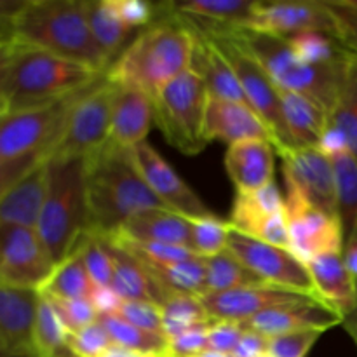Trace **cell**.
<instances>
[{
    "label": "cell",
    "mask_w": 357,
    "mask_h": 357,
    "mask_svg": "<svg viewBox=\"0 0 357 357\" xmlns=\"http://www.w3.org/2000/svg\"><path fill=\"white\" fill-rule=\"evenodd\" d=\"M105 73L35 45L2 38L0 115L47 107L93 86Z\"/></svg>",
    "instance_id": "6da1fadb"
},
{
    "label": "cell",
    "mask_w": 357,
    "mask_h": 357,
    "mask_svg": "<svg viewBox=\"0 0 357 357\" xmlns=\"http://www.w3.org/2000/svg\"><path fill=\"white\" fill-rule=\"evenodd\" d=\"M13 38L52 54L107 72L110 63L98 49L87 20V0L2 2L0 40Z\"/></svg>",
    "instance_id": "7a4b0ae2"
},
{
    "label": "cell",
    "mask_w": 357,
    "mask_h": 357,
    "mask_svg": "<svg viewBox=\"0 0 357 357\" xmlns=\"http://www.w3.org/2000/svg\"><path fill=\"white\" fill-rule=\"evenodd\" d=\"M89 232L114 236L132 216L167 209L139 173L131 150L110 142L86 159Z\"/></svg>",
    "instance_id": "3957f363"
},
{
    "label": "cell",
    "mask_w": 357,
    "mask_h": 357,
    "mask_svg": "<svg viewBox=\"0 0 357 357\" xmlns=\"http://www.w3.org/2000/svg\"><path fill=\"white\" fill-rule=\"evenodd\" d=\"M194 51L195 31L187 17L162 10V20L145 28L105 75L117 86L136 87L155 98L171 80L190 68Z\"/></svg>",
    "instance_id": "277c9868"
},
{
    "label": "cell",
    "mask_w": 357,
    "mask_h": 357,
    "mask_svg": "<svg viewBox=\"0 0 357 357\" xmlns=\"http://www.w3.org/2000/svg\"><path fill=\"white\" fill-rule=\"evenodd\" d=\"M209 24V23H208ZM218 26V24H213ZM253 56L275 87L303 94L328 112H333L347 75V65L312 66L303 63L289 47L288 40L264 31L241 26H218Z\"/></svg>",
    "instance_id": "5b68a950"
},
{
    "label": "cell",
    "mask_w": 357,
    "mask_h": 357,
    "mask_svg": "<svg viewBox=\"0 0 357 357\" xmlns=\"http://www.w3.org/2000/svg\"><path fill=\"white\" fill-rule=\"evenodd\" d=\"M49 185L37 232L58 267L68 260L89 232L86 159L47 162Z\"/></svg>",
    "instance_id": "8992f818"
},
{
    "label": "cell",
    "mask_w": 357,
    "mask_h": 357,
    "mask_svg": "<svg viewBox=\"0 0 357 357\" xmlns=\"http://www.w3.org/2000/svg\"><path fill=\"white\" fill-rule=\"evenodd\" d=\"M77 94L35 110L0 115V194L51 160Z\"/></svg>",
    "instance_id": "52a82bcc"
},
{
    "label": "cell",
    "mask_w": 357,
    "mask_h": 357,
    "mask_svg": "<svg viewBox=\"0 0 357 357\" xmlns=\"http://www.w3.org/2000/svg\"><path fill=\"white\" fill-rule=\"evenodd\" d=\"M208 103V87L192 66L153 98L157 128L185 155H197L209 143L204 132Z\"/></svg>",
    "instance_id": "ba28073f"
},
{
    "label": "cell",
    "mask_w": 357,
    "mask_h": 357,
    "mask_svg": "<svg viewBox=\"0 0 357 357\" xmlns=\"http://www.w3.org/2000/svg\"><path fill=\"white\" fill-rule=\"evenodd\" d=\"M192 23H194L195 26H197L199 30L216 45V49H218V51L225 56L227 61L230 63L234 73H236L241 86H243L248 103L253 107V110L257 112V114L264 119L265 124H267L275 152L281 157H284L286 153L296 150L291 138H289L288 128H286L278 87L272 82L271 77L265 73V70L261 68L260 63H258L253 56L248 54V52L244 51L230 35H227L222 28L202 23V21H199V23L192 21Z\"/></svg>",
    "instance_id": "9c48e42d"
},
{
    "label": "cell",
    "mask_w": 357,
    "mask_h": 357,
    "mask_svg": "<svg viewBox=\"0 0 357 357\" xmlns=\"http://www.w3.org/2000/svg\"><path fill=\"white\" fill-rule=\"evenodd\" d=\"M115 94L117 84L110 82L107 75L77 94L51 160L87 159L107 145Z\"/></svg>",
    "instance_id": "30bf717a"
},
{
    "label": "cell",
    "mask_w": 357,
    "mask_h": 357,
    "mask_svg": "<svg viewBox=\"0 0 357 357\" xmlns=\"http://www.w3.org/2000/svg\"><path fill=\"white\" fill-rule=\"evenodd\" d=\"M284 181L286 222L295 257L307 265L324 253H342L345 234L340 220L310 204L291 178L284 176Z\"/></svg>",
    "instance_id": "8fae6325"
},
{
    "label": "cell",
    "mask_w": 357,
    "mask_h": 357,
    "mask_svg": "<svg viewBox=\"0 0 357 357\" xmlns=\"http://www.w3.org/2000/svg\"><path fill=\"white\" fill-rule=\"evenodd\" d=\"M227 250L267 284L319 298L309 268L293 251L255 239L234 227L230 229Z\"/></svg>",
    "instance_id": "7c38bea8"
},
{
    "label": "cell",
    "mask_w": 357,
    "mask_h": 357,
    "mask_svg": "<svg viewBox=\"0 0 357 357\" xmlns=\"http://www.w3.org/2000/svg\"><path fill=\"white\" fill-rule=\"evenodd\" d=\"M54 268L37 229L0 225V286L40 291Z\"/></svg>",
    "instance_id": "4fadbf2b"
},
{
    "label": "cell",
    "mask_w": 357,
    "mask_h": 357,
    "mask_svg": "<svg viewBox=\"0 0 357 357\" xmlns=\"http://www.w3.org/2000/svg\"><path fill=\"white\" fill-rule=\"evenodd\" d=\"M241 28H251L281 38H288L300 31H323L344 42L340 23L326 0H257L251 21Z\"/></svg>",
    "instance_id": "5bb4252c"
},
{
    "label": "cell",
    "mask_w": 357,
    "mask_h": 357,
    "mask_svg": "<svg viewBox=\"0 0 357 357\" xmlns=\"http://www.w3.org/2000/svg\"><path fill=\"white\" fill-rule=\"evenodd\" d=\"M229 222L255 239L291 251L284 197L274 181L253 192H236Z\"/></svg>",
    "instance_id": "9a60e30c"
},
{
    "label": "cell",
    "mask_w": 357,
    "mask_h": 357,
    "mask_svg": "<svg viewBox=\"0 0 357 357\" xmlns=\"http://www.w3.org/2000/svg\"><path fill=\"white\" fill-rule=\"evenodd\" d=\"M199 298L213 321H234V323H246L260 314L291 303L319 300L305 293L291 291L272 284L244 286L232 291L202 295Z\"/></svg>",
    "instance_id": "2e32d148"
},
{
    "label": "cell",
    "mask_w": 357,
    "mask_h": 357,
    "mask_svg": "<svg viewBox=\"0 0 357 357\" xmlns=\"http://www.w3.org/2000/svg\"><path fill=\"white\" fill-rule=\"evenodd\" d=\"M131 155L153 194L166 204L167 209L190 220L213 216L208 206L197 194L178 176L176 171L153 150L146 142L132 146Z\"/></svg>",
    "instance_id": "e0dca14e"
},
{
    "label": "cell",
    "mask_w": 357,
    "mask_h": 357,
    "mask_svg": "<svg viewBox=\"0 0 357 357\" xmlns=\"http://www.w3.org/2000/svg\"><path fill=\"white\" fill-rule=\"evenodd\" d=\"M281 159L282 174L295 181L307 201L338 218L335 171L330 157L317 146H307L293 150Z\"/></svg>",
    "instance_id": "ac0fdd59"
},
{
    "label": "cell",
    "mask_w": 357,
    "mask_h": 357,
    "mask_svg": "<svg viewBox=\"0 0 357 357\" xmlns=\"http://www.w3.org/2000/svg\"><path fill=\"white\" fill-rule=\"evenodd\" d=\"M40 291L37 289L0 286V354H35V324H37Z\"/></svg>",
    "instance_id": "d6986e66"
},
{
    "label": "cell",
    "mask_w": 357,
    "mask_h": 357,
    "mask_svg": "<svg viewBox=\"0 0 357 357\" xmlns=\"http://www.w3.org/2000/svg\"><path fill=\"white\" fill-rule=\"evenodd\" d=\"M241 324L244 330L257 331L272 338L307 330L326 331L338 324H344V316L321 300H307L302 303L272 309Z\"/></svg>",
    "instance_id": "ffe728a7"
},
{
    "label": "cell",
    "mask_w": 357,
    "mask_h": 357,
    "mask_svg": "<svg viewBox=\"0 0 357 357\" xmlns=\"http://www.w3.org/2000/svg\"><path fill=\"white\" fill-rule=\"evenodd\" d=\"M204 132L208 142L220 139L229 145L246 139H268L272 143L267 124L251 105L216 100L211 96L206 110Z\"/></svg>",
    "instance_id": "44dd1931"
},
{
    "label": "cell",
    "mask_w": 357,
    "mask_h": 357,
    "mask_svg": "<svg viewBox=\"0 0 357 357\" xmlns=\"http://www.w3.org/2000/svg\"><path fill=\"white\" fill-rule=\"evenodd\" d=\"M155 122L153 98L131 86H117L112 114L110 142L132 149L145 142L150 128Z\"/></svg>",
    "instance_id": "7402d4cb"
},
{
    "label": "cell",
    "mask_w": 357,
    "mask_h": 357,
    "mask_svg": "<svg viewBox=\"0 0 357 357\" xmlns=\"http://www.w3.org/2000/svg\"><path fill=\"white\" fill-rule=\"evenodd\" d=\"M47 164L35 167L0 194V225L37 229L47 197Z\"/></svg>",
    "instance_id": "603a6c76"
},
{
    "label": "cell",
    "mask_w": 357,
    "mask_h": 357,
    "mask_svg": "<svg viewBox=\"0 0 357 357\" xmlns=\"http://www.w3.org/2000/svg\"><path fill=\"white\" fill-rule=\"evenodd\" d=\"M275 149L268 139H246L229 145L225 169L236 192H253L274 181Z\"/></svg>",
    "instance_id": "cb8c5ba5"
},
{
    "label": "cell",
    "mask_w": 357,
    "mask_h": 357,
    "mask_svg": "<svg viewBox=\"0 0 357 357\" xmlns=\"http://www.w3.org/2000/svg\"><path fill=\"white\" fill-rule=\"evenodd\" d=\"M105 241L112 261H114V279L110 289L124 302H155L162 305L169 296L150 275V272L132 257L126 248L108 236Z\"/></svg>",
    "instance_id": "d4e9b609"
},
{
    "label": "cell",
    "mask_w": 357,
    "mask_h": 357,
    "mask_svg": "<svg viewBox=\"0 0 357 357\" xmlns=\"http://www.w3.org/2000/svg\"><path fill=\"white\" fill-rule=\"evenodd\" d=\"M188 23L192 24L195 31V51L194 59H192V68L202 77L209 91V96L216 98V100L248 103L243 86H241L239 79L234 73L232 66L227 61L225 56L190 20H188Z\"/></svg>",
    "instance_id": "484cf974"
},
{
    "label": "cell",
    "mask_w": 357,
    "mask_h": 357,
    "mask_svg": "<svg viewBox=\"0 0 357 357\" xmlns=\"http://www.w3.org/2000/svg\"><path fill=\"white\" fill-rule=\"evenodd\" d=\"M319 298L347 316L356 305L357 281L345 265L342 253H324L307 264Z\"/></svg>",
    "instance_id": "4316f807"
},
{
    "label": "cell",
    "mask_w": 357,
    "mask_h": 357,
    "mask_svg": "<svg viewBox=\"0 0 357 357\" xmlns=\"http://www.w3.org/2000/svg\"><path fill=\"white\" fill-rule=\"evenodd\" d=\"M117 236L145 243L190 248V218L178 215L171 209H149L132 216L119 230Z\"/></svg>",
    "instance_id": "83f0119b"
},
{
    "label": "cell",
    "mask_w": 357,
    "mask_h": 357,
    "mask_svg": "<svg viewBox=\"0 0 357 357\" xmlns=\"http://www.w3.org/2000/svg\"><path fill=\"white\" fill-rule=\"evenodd\" d=\"M286 128L295 149L319 146L321 138L326 131L330 115L321 105L303 94L279 89Z\"/></svg>",
    "instance_id": "f1b7e54d"
},
{
    "label": "cell",
    "mask_w": 357,
    "mask_h": 357,
    "mask_svg": "<svg viewBox=\"0 0 357 357\" xmlns=\"http://www.w3.org/2000/svg\"><path fill=\"white\" fill-rule=\"evenodd\" d=\"M257 0H190V2H162L167 13L190 20L209 21L218 26H246L255 13Z\"/></svg>",
    "instance_id": "f546056e"
},
{
    "label": "cell",
    "mask_w": 357,
    "mask_h": 357,
    "mask_svg": "<svg viewBox=\"0 0 357 357\" xmlns=\"http://www.w3.org/2000/svg\"><path fill=\"white\" fill-rule=\"evenodd\" d=\"M87 20L98 49L112 65V59L122 52V45L132 30L121 20L114 0H87Z\"/></svg>",
    "instance_id": "4dcf8cb0"
},
{
    "label": "cell",
    "mask_w": 357,
    "mask_h": 357,
    "mask_svg": "<svg viewBox=\"0 0 357 357\" xmlns=\"http://www.w3.org/2000/svg\"><path fill=\"white\" fill-rule=\"evenodd\" d=\"M286 40L303 63L312 66L347 65L357 56L354 49L323 31H300Z\"/></svg>",
    "instance_id": "1f68e13d"
},
{
    "label": "cell",
    "mask_w": 357,
    "mask_h": 357,
    "mask_svg": "<svg viewBox=\"0 0 357 357\" xmlns=\"http://www.w3.org/2000/svg\"><path fill=\"white\" fill-rule=\"evenodd\" d=\"M96 286L87 274L82 255L77 250L68 260L54 268L49 281L40 289V295L61 300H93Z\"/></svg>",
    "instance_id": "d6a6232c"
},
{
    "label": "cell",
    "mask_w": 357,
    "mask_h": 357,
    "mask_svg": "<svg viewBox=\"0 0 357 357\" xmlns=\"http://www.w3.org/2000/svg\"><path fill=\"white\" fill-rule=\"evenodd\" d=\"M267 284L246 267L229 250L216 257L206 258V293H225L244 286Z\"/></svg>",
    "instance_id": "836d02e7"
},
{
    "label": "cell",
    "mask_w": 357,
    "mask_h": 357,
    "mask_svg": "<svg viewBox=\"0 0 357 357\" xmlns=\"http://www.w3.org/2000/svg\"><path fill=\"white\" fill-rule=\"evenodd\" d=\"M215 321L209 317L201 298L194 295H174L162 303L164 337H178L185 331L204 328Z\"/></svg>",
    "instance_id": "e575fe53"
},
{
    "label": "cell",
    "mask_w": 357,
    "mask_h": 357,
    "mask_svg": "<svg viewBox=\"0 0 357 357\" xmlns=\"http://www.w3.org/2000/svg\"><path fill=\"white\" fill-rule=\"evenodd\" d=\"M68 335L52 303L42 296L35 324V354L37 357H75L70 349Z\"/></svg>",
    "instance_id": "d590c367"
},
{
    "label": "cell",
    "mask_w": 357,
    "mask_h": 357,
    "mask_svg": "<svg viewBox=\"0 0 357 357\" xmlns=\"http://www.w3.org/2000/svg\"><path fill=\"white\" fill-rule=\"evenodd\" d=\"M330 159L335 171L338 218L347 236L357 222V157L351 152H340Z\"/></svg>",
    "instance_id": "8d00e7d4"
},
{
    "label": "cell",
    "mask_w": 357,
    "mask_h": 357,
    "mask_svg": "<svg viewBox=\"0 0 357 357\" xmlns=\"http://www.w3.org/2000/svg\"><path fill=\"white\" fill-rule=\"evenodd\" d=\"M98 323L107 330L108 337L115 345L131 349V351L143 352V354L167 356V338L162 335L150 333L142 330L121 317L110 312H101L98 316Z\"/></svg>",
    "instance_id": "74e56055"
},
{
    "label": "cell",
    "mask_w": 357,
    "mask_h": 357,
    "mask_svg": "<svg viewBox=\"0 0 357 357\" xmlns=\"http://www.w3.org/2000/svg\"><path fill=\"white\" fill-rule=\"evenodd\" d=\"M328 126L344 135L349 150L357 157V56L351 61L337 105L330 114Z\"/></svg>",
    "instance_id": "f35d334b"
},
{
    "label": "cell",
    "mask_w": 357,
    "mask_h": 357,
    "mask_svg": "<svg viewBox=\"0 0 357 357\" xmlns=\"http://www.w3.org/2000/svg\"><path fill=\"white\" fill-rule=\"evenodd\" d=\"M232 223L218 216L190 220V248L202 258H211L227 251Z\"/></svg>",
    "instance_id": "ab89813d"
},
{
    "label": "cell",
    "mask_w": 357,
    "mask_h": 357,
    "mask_svg": "<svg viewBox=\"0 0 357 357\" xmlns=\"http://www.w3.org/2000/svg\"><path fill=\"white\" fill-rule=\"evenodd\" d=\"M77 250L82 255V260L86 264L87 274H89L93 284L96 288H110L112 279H114V261L105 246L103 237L96 236V234H87Z\"/></svg>",
    "instance_id": "60d3db41"
},
{
    "label": "cell",
    "mask_w": 357,
    "mask_h": 357,
    "mask_svg": "<svg viewBox=\"0 0 357 357\" xmlns=\"http://www.w3.org/2000/svg\"><path fill=\"white\" fill-rule=\"evenodd\" d=\"M110 314L142 328V330L150 331V333L162 335V305L155 302H124L121 300L117 307Z\"/></svg>",
    "instance_id": "b9f144b4"
},
{
    "label": "cell",
    "mask_w": 357,
    "mask_h": 357,
    "mask_svg": "<svg viewBox=\"0 0 357 357\" xmlns=\"http://www.w3.org/2000/svg\"><path fill=\"white\" fill-rule=\"evenodd\" d=\"M45 298H49V296H45ZM49 302L52 303L68 333H79L80 330L96 323L98 316H100L98 309L89 300L49 298Z\"/></svg>",
    "instance_id": "7bdbcfd3"
},
{
    "label": "cell",
    "mask_w": 357,
    "mask_h": 357,
    "mask_svg": "<svg viewBox=\"0 0 357 357\" xmlns=\"http://www.w3.org/2000/svg\"><path fill=\"white\" fill-rule=\"evenodd\" d=\"M324 331L307 330L268 338V357H305Z\"/></svg>",
    "instance_id": "ee69618b"
},
{
    "label": "cell",
    "mask_w": 357,
    "mask_h": 357,
    "mask_svg": "<svg viewBox=\"0 0 357 357\" xmlns=\"http://www.w3.org/2000/svg\"><path fill=\"white\" fill-rule=\"evenodd\" d=\"M68 344L75 357H100L110 345H114V342L108 337L107 330L96 321L79 333H70Z\"/></svg>",
    "instance_id": "f6af8a7d"
},
{
    "label": "cell",
    "mask_w": 357,
    "mask_h": 357,
    "mask_svg": "<svg viewBox=\"0 0 357 357\" xmlns=\"http://www.w3.org/2000/svg\"><path fill=\"white\" fill-rule=\"evenodd\" d=\"M244 335L241 323L234 321H215L208 330V351L230 356Z\"/></svg>",
    "instance_id": "bcb514c9"
},
{
    "label": "cell",
    "mask_w": 357,
    "mask_h": 357,
    "mask_svg": "<svg viewBox=\"0 0 357 357\" xmlns=\"http://www.w3.org/2000/svg\"><path fill=\"white\" fill-rule=\"evenodd\" d=\"M209 326L195 328V330L185 331L178 337L169 338L167 340V357H194L202 352H208Z\"/></svg>",
    "instance_id": "7dc6e473"
},
{
    "label": "cell",
    "mask_w": 357,
    "mask_h": 357,
    "mask_svg": "<svg viewBox=\"0 0 357 357\" xmlns=\"http://www.w3.org/2000/svg\"><path fill=\"white\" fill-rule=\"evenodd\" d=\"M114 6L121 20L131 30L146 26V24L150 26L153 17L157 16V10H159V6L143 2V0H114Z\"/></svg>",
    "instance_id": "c3c4849f"
},
{
    "label": "cell",
    "mask_w": 357,
    "mask_h": 357,
    "mask_svg": "<svg viewBox=\"0 0 357 357\" xmlns=\"http://www.w3.org/2000/svg\"><path fill=\"white\" fill-rule=\"evenodd\" d=\"M268 352V337L257 331L244 330L243 338L230 357H265Z\"/></svg>",
    "instance_id": "681fc988"
},
{
    "label": "cell",
    "mask_w": 357,
    "mask_h": 357,
    "mask_svg": "<svg viewBox=\"0 0 357 357\" xmlns=\"http://www.w3.org/2000/svg\"><path fill=\"white\" fill-rule=\"evenodd\" d=\"M342 255H344L345 265H347L351 274L354 275L357 281V222L356 225L352 227L351 232L345 236L344 251H342Z\"/></svg>",
    "instance_id": "f907efd6"
},
{
    "label": "cell",
    "mask_w": 357,
    "mask_h": 357,
    "mask_svg": "<svg viewBox=\"0 0 357 357\" xmlns=\"http://www.w3.org/2000/svg\"><path fill=\"white\" fill-rule=\"evenodd\" d=\"M100 357H164L157 354H143V352L131 351V349L121 347V345H110Z\"/></svg>",
    "instance_id": "816d5d0a"
},
{
    "label": "cell",
    "mask_w": 357,
    "mask_h": 357,
    "mask_svg": "<svg viewBox=\"0 0 357 357\" xmlns=\"http://www.w3.org/2000/svg\"><path fill=\"white\" fill-rule=\"evenodd\" d=\"M342 326H344V330L347 331L349 337L352 338V342H354V345L357 347V300L354 309L344 317V324H342Z\"/></svg>",
    "instance_id": "f5cc1de1"
},
{
    "label": "cell",
    "mask_w": 357,
    "mask_h": 357,
    "mask_svg": "<svg viewBox=\"0 0 357 357\" xmlns=\"http://www.w3.org/2000/svg\"><path fill=\"white\" fill-rule=\"evenodd\" d=\"M0 357H37V356H9V354H0Z\"/></svg>",
    "instance_id": "db71d44e"
},
{
    "label": "cell",
    "mask_w": 357,
    "mask_h": 357,
    "mask_svg": "<svg viewBox=\"0 0 357 357\" xmlns=\"http://www.w3.org/2000/svg\"><path fill=\"white\" fill-rule=\"evenodd\" d=\"M164 357H167V356H164Z\"/></svg>",
    "instance_id": "11a10c76"
},
{
    "label": "cell",
    "mask_w": 357,
    "mask_h": 357,
    "mask_svg": "<svg viewBox=\"0 0 357 357\" xmlns=\"http://www.w3.org/2000/svg\"><path fill=\"white\" fill-rule=\"evenodd\" d=\"M265 357H268V356H265Z\"/></svg>",
    "instance_id": "9f6ffc18"
}]
</instances>
